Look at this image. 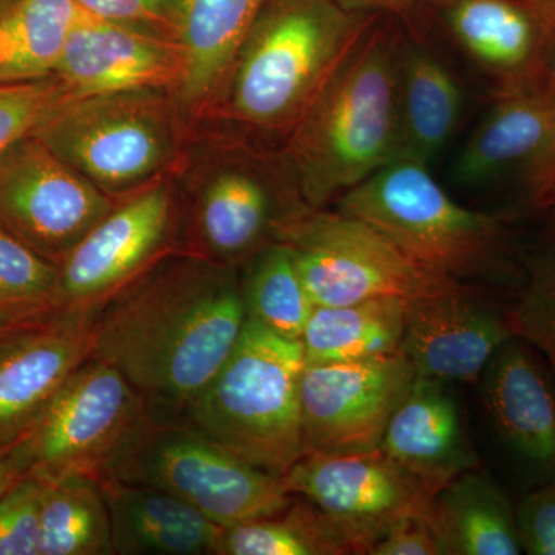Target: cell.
<instances>
[{"label":"cell","instance_id":"1","mask_svg":"<svg viewBox=\"0 0 555 555\" xmlns=\"http://www.w3.org/2000/svg\"><path fill=\"white\" fill-rule=\"evenodd\" d=\"M246 321L235 278L182 262L109 299L98 312L91 358L129 379L150 414L181 416L224 366Z\"/></svg>","mask_w":555,"mask_h":555},{"label":"cell","instance_id":"2","mask_svg":"<svg viewBox=\"0 0 555 555\" xmlns=\"http://www.w3.org/2000/svg\"><path fill=\"white\" fill-rule=\"evenodd\" d=\"M397 54L396 38L369 27L299 120L294 158L310 207L397 159Z\"/></svg>","mask_w":555,"mask_h":555},{"label":"cell","instance_id":"3","mask_svg":"<svg viewBox=\"0 0 555 555\" xmlns=\"http://www.w3.org/2000/svg\"><path fill=\"white\" fill-rule=\"evenodd\" d=\"M339 0H269L230 75L233 118L257 129L298 124L371 27Z\"/></svg>","mask_w":555,"mask_h":555},{"label":"cell","instance_id":"4","mask_svg":"<svg viewBox=\"0 0 555 555\" xmlns=\"http://www.w3.org/2000/svg\"><path fill=\"white\" fill-rule=\"evenodd\" d=\"M338 211L456 283H507L516 275L511 218L460 206L425 164L392 160L341 196Z\"/></svg>","mask_w":555,"mask_h":555},{"label":"cell","instance_id":"5","mask_svg":"<svg viewBox=\"0 0 555 555\" xmlns=\"http://www.w3.org/2000/svg\"><path fill=\"white\" fill-rule=\"evenodd\" d=\"M301 339L281 337L247 318L224 366L182 420L230 452L283 477L305 455L299 383Z\"/></svg>","mask_w":555,"mask_h":555},{"label":"cell","instance_id":"6","mask_svg":"<svg viewBox=\"0 0 555 555\" xmlns=\"http://www.w3.org/2000/svg\"><path fill=\"white\" fill-rule=\"evenodd\" d=\"M101 478L163 489L222 528L276 516L294 502L283 477L251 465L179 416L150 414Z\"/></svg>","mask_w":555,"mask_h":555},{"label":"cell","instance_id":"7","mask_svg":"<svg viewBox=\"0 0 555 555\" xmlns=\"http://www.w3.org/2000/svg\"><path fill=\"white\" fill-rule=\"evenodd\" d=\"M287 244L315 306H343L378 298L409 302L436 297L465 284L430 272L361 219L299 210L276 232Z\"/></svg>","mask_w":555,"mask_h":555},{"label":"cell","instance_id":"8","mask_svg":"<svg viewBox=\"0 0 555 555\" xmlns=\"http://www.w3.org/2000/svg\"><path fill=\"white\" fill-rule=\"evenodd\" d=\"M144 398L107 363L89 358L21 438L28 476L100 478L149 418Z\"/></svg>","mask_w":555,"mask_h":555},{"label":"cell","instance_id":"9","mask_svg":"<svg viewBox=\"0 0 555 555\" xmlns=\"http://www.w3.org/2000/svg\"><path fill=\"white\" fill-rule=\"evenodd\" d=\"M144 91L62 100L35 131L96 188L127 190L169 159V119Z\"/></svg>","mask_w":555,"mask_h":555},{"label":"cell","instance_id":"10","mask_svg":"<svg viewBox=\"0 0 555 555\" xmlns=\"http://www.w3.org/2000/svg\"><path fill=\"white\" fill-rule=\"evenodd\" d=\"M283 481L292 495L323 513L352 554H369L403 518L425 517L434 496L382 448L357 454L308 452Z\"/></svg>","mask_w":555,"mask_h":555},{"label":"cell","instance_id":"11","mask_svg":"<svg viewBox=\"0 0 555 555\" xmlns=\"http://www.w3.org/2000/svg\"><path fill=\"white\" fill-rule=\"evenodd\" d=\"M113 208L100 188L35 134L0 156V224L54 264Z\"/></svg>","mask_w":555,"mask_h":555},{"label":"cell","instance_id":"12","mask_svg":"<svg viewBox=\"0 0 555 555\" xmlns=\"http://www.w3.org/2000/svg\"><path fill=\"white\" fill-rule=\"evenodd\" d=\"M416 375L401 352L343 363H306L299 383L305 454H357L382 447Z\"/></svg>","mask_w":555,"mask_h":555},{"label":"cell","instance_id":"13","mask_svg":"<svg viewBox=\"0 0 555 555\" xmlns=\"http://www.w3.org/2000/svg\"><path fill=\"white\" fill-rule=\"evenodd\" d=\"M555 169V101L545 86L494 93L454 177L469 188L514 189L540 210Z\"/></svg>","mask_w":555,"mask_h":555},{"label":"cell","instance_id":"14","mask_svg":"<svg viewBox=\"0 0 555 555\" xmlns=\"http://www.w3.org/2000/svg\"><path fill=\"white\" fill-rule=\"evenodd\" d=\"M173 203L169 190L142 193L102 219L60 264L57 310L98 312L163 250Z\"/></svg>","mask_w":555,"mask_h":555},{"label":"cell","instance_id":"15","mask_svg":"<svg viewBox=\"0 0 555 555\" xmlns=\"http://www.w3.org/2000/svg\"><path fill=\"white\" fill-rule=\"evenodd\" d=\"M98 312L54 313L0 334V448L24 437L91 358Z\"/></svg>","mask_w":555,"mask_h":555},{"label":"cell","instance_id":"16","mask_svg":"<svg viewBox=\"0 0 555 555\" xmlns=\"http://www.w3.org/2000/svg\"><path fill=\"white\" fill-rule=\"evenodd\" d=\"M480 383L481 404L496 440L532 488L555 478V379L528 343L496 350Z\"/></svg>","mask_w":555,"mask_h":555},{"label":"cell","instance_id":"17","mask_svg":"<svg viewBox=\"0 0 555 555\" xmlns=\"http://www.w3.org/2000/svg\"><path fill=\"white\" fill-rule=\"evenodd\" d=\"M178 40L82 10L56 68L72 98L147 91L182 82Z\"/></svg>","mask_w":555,"mask_h":555},{"label":"cell","instance_id":"18","mask_svg":"<svg viewBox=\"0 0 555 555\" xmlns=\"http://www.w3.org/2000/svg\"><path fill=\"white\" fill-rule=\"evenodd\" d=\"M514 335L509 313L462 287L409 305L400 352L416 377L477 383Z\"/></svg>","mask_w":555,"mask_h":555},{"label":"cell","instance_id":"19","mask_svg":"<svg viewBox=\"0 0 555 555\" xmlns=\"http://www.w3.org/2000/svg\"><path fill=\"white\" fill-rule=\"evenodd\" d=\"M447 22L494 93L545 86L555 30L529 0H449Z\"/></svg>","mask_w":555,"mask_h":555},{"label":"cell","instance_id":"20","mask_svg":"<svg viewBox=\"0 0 555 555\" xmlns=\"http://www.w3.org/2000/svg\"><path fill=\"white\" fill-rule=\"evenodd\" d=\"M383 452L436 494L478 460L449 383L415 377L387 425Z\"/></svg>","mask_w":555,"mask_h":555},{"label":"cell","instance_id":"21","mask_svg":"<svg viewBox=\"0 0 555 555\" xmlns=\"http://www.w3.org/2000/svg\"><path fill=\"white\" fill-rule=\"evenodd\" d=\"M112 521L113 553L204 555L217 553L222 526L184 500L113 478L98 480Z\"/></svg>","mask_w":555,"mask_h":555},{"label":"cell","instance_id":"22","mask_svg":"<svg viewBox=\"0 0 555 555\" xmlns=\"http://www.w3.org/2000/svg\"><path fill=\"white\" fill-rule=\"evenodd\" d=\"M425 518L441 555L524 553L516 505L480 467L466 470L437 491Z\"/></svg>","mask_w":555,"mask_h":555},{"label":"cell","instance_id":"23","mask_svg":"<svg viewBox=\"0 0 555 555\" xmlns=\"http://www.w3.org/2000/svg\"><path fill=\"white\" fill-rule=\"evenodd\" d=\"M459 80L422 47L398 42L397 159L429 164L451 141L463 112Z\"/></svg>","mask_w":555,"mask_h":555},{"label":"cell","instance_id":"24","mask_svg":"<svg viewBox=\"0 0 555 555\" xmlns=\"http://www.w3.org/2000/svg\"><path fill=\"white\" fill-rule=\"evenodd\" d=\"M269 0H178V42L184 51L182 90L198 101L229 75L251 25Z\"/></svg>","mask_w":555,"mask_h":555},{"label":"cell","instance_id":"25","mask_svg":"<svg viewBox=\"0 0 555 555\" xmlns=\"http://www.w3.org/2000/svg\"><path fill=\"white\" fill-rule=\"evenodd\" d=\"M292 217V215H291ZM288 217L257 171L228 169L211 179L199 206V232L215 257L236 259L261 247Z\"/></svg>","mask_w":555,"mask_h":555},{"label":"cell","instance_id":"26","mask_svg":"<svg viewBox=\"0 0 555 555\" xmlns=\"http://www.w3.org/2000/svg\"><path fill=\"white\" fill-rule=\"evenodd\" d=\"M411 302L378 298L315 306L305 334L306 363H343L400 352Z\"/></svg>","mask_w":555,"mask_h":555},{"label":"cell","instance_id":"27","mask_svg":"<svg viewBox=\"0 0 555 555\" xmlns=\"http://www.w3.org/2000/svg\"><path fill=\"white\" fill-rule=\"evenodd\" d=\"M80 13L75 0H17L0 13V83L36 82L56 73Z\"/></svg>","mask_w":555,"mask_h":555},{"label":"cell","instance_id":"28","mask_svg":"<svg viewBox=\"0 0 555 555\" xmlns=\"http://www.w3.org/2000/svg\"><path fill=\"white\" fill-rule=\"evenodd\" d=\"M40 481L39 555L115 554L108 506L96 478L72 474Z\"/></svg>","mask_w":555,"mask_h":555},{"label":"cell","instance_id":"29","mask_svg":"<svg viewBox=\"0 0 555 555\" xmlns=\"http://www.w3.org/2000/svg\"><path fill=\"white\" fill-rule=\"evenodd\" d=\"M217 555H343L352 554L323 513L294 495L283 513L222 528Z\"/></svg>","mask_w":555,"mask_h":555},{"label":"cell","instance_id":"30","mask_svg":"<svg viewBox=\"0 0 555 555\" xmlns=\"http://www.w3.org/2000/svg\"><path fill=\"white\" fill-rule=\"evenodd\" d=\"M241 292L247 318L281 337L302 338L315 305L306 291L287 244L278 241L259 250Z\"/></svg>","mask_w":555,"mask_h":555},{"label":"cell","instance_id":"31","mask_svg":"<svg viewBox=\"0 0 555 555\" xmlns=\"http://www.w3.org/2000/svg\"><path fill=\"white\" fill-rule=\"evenodd\" d=\"M57 283L60 266L0 224V315L27 323L60 313Z\"/></svg>","mask_w":555,"mask_h":555},{"label":"cell","instance_id":"32","mask_svg":"<svg viewBox=\"0 0 555 555\" xmlns=\"http://www.w3.org/2000/svg\"><path fill=\"white\" fill-rule=\"evenodd\" d=\"M524 286L509 313L514 335L545 360L555 379V219L524 266Z\"/></svg>","mask_w":555,"mask_h":555},{"label":"cell","instance_id":"33","mask_svg":"<svg viewBox=\"0 0 555 555\" xmlns=\"http://www.w3.org/2000/svg\"><path fill=\"white\" fill-rule=\"evenodd\" d=\"M64 100L53 83H0V156L38 130L51 109Z\"/></svg>","mask_w":555,"mask_h":555},{"label":"cell","instance_id":"34","mask_svg":"<svg viewBox=\"0 0 555 555\" xmlns=\"http://www.w3.org/2000/svg\"><path fill=\"white\" fill-rule=\"evenodd\" d=\"M42 489L27 476L0 496V555H39Z\"/></svg>","mask_w":555,"mask_h":555},{"label":"cell","instance_id":"35","mask_svg":"<svg viewBox=\"0 0 555 555\" xmlns=\"http://www.w3.org/2000/svg\"><path fill=\"white\" fill-rule=\"evenodd\" d=\"M102 20L119 22L178 40V0H75Z\"/></svg>","mask_w":555,"mask_h":555},{"label":"cell","instance_id":"36","mask_svg":"<svg viewBox=\"0 0 555 555\" xmlns=\"http://www.w3.org/2000/svg\"><path fill=\"white\" fill-rule=\"evenodd\" d=\"M516 511L524 553L555 555V478L531 488Z\"/></svg>","mask_w":555,"mask_h":555},{"label":"cell","instance_id":"37","mask_svg":"<svg viewBox=\"0 0 555 555\" xmlns=\"http://www.w3.org/2000/svg\"><path fill=\"white\" fill-rule=\"evenodd\" d=\"M369 555H441L425 517H408L393 525L369 550Z\"/></svg>","mask_w":555,"mask_h":555},{"label":"cell","instance_id":"38","mask_svg":"<svg viewBox=\"0 0 555 555\" xmlns=\"http://www.w3.org/2000/svg\"><path fill=\"white\" fill-rule=\"evenodd\" d=\"M28 476L27 460L22 451L21 438L9 447L0 448V496L21 478Z\"/></svg>","mask_w":555,"mask_h":555},{"label":"cell","instance_id":"39","mask_svg":"<svg viewBox=\"0 0 555 555\" xmlns=\"http://www.w3.org/2000/svg\"><path fill=\"white\" fill-rule=\"evenodd\" d=\"M346 9L360 11V13H379V11H389V13H398V11L414 9L422 3L444 2L449 0H339Z\"/></svg>","mask_w":555,"mask_h":555},{"label":"cell","instance_id":"40","mask_svg":"<svg viewBox=\"0 0 555 555\" xmlns=\"http://www.w3.org/2000/svg\"><path fill=\"white\" fill-rule=\"evenodd\" d=\"M543 21L555 30V0H529Z\"/></svg>","mask_w":555,"mask_h":555},{"label":"cell","instance_id":"41","mask_svg":"<svg viewBox=\"0 0 555 555\" xmlns=\"http://www.w3.org/2000/svg\"><path fill=\"white\" fill-rule=\"evenodd\" d=\"M540 210L547 211L555 219V169L553 177H551L550 185H547L545 196H543L542 204H540Z\"/></svg>","mask_w":555,"mask_h":555},{"label":"cell","instance_id":"42","mask_svg":"<svg viewBox=\"0 0 555 555\" xmlns=\"http://www.w3.org/2000/svg\"><path fill=\"white\" fill-rule=\"evenodd\" d=\"M545 89L555 101V39L553 43V50H551L550 61H547Z\"/></svg>","mask_w":555,"mask_h":555},{"label":"cell","instance_id":"43","mask_svg":"<svg viewBox=\"0 0 555 555\" xmlns=\"http://www.w3.org/2000/svg\"><path fill=\"white\" fill-rule=\"evenodd\" d=\"M27 323H28V321H27ZM20 324H24V323H17V321H11V320H9V318L0 315V334H2V332L9 331V328H11V327L20 326Z\"/></svg>","mask_w":555,"mask_h":555},{"label":"cell","instance_id":"44","mask_svg":"<svg viewBox=\"0 0 555 555\" xmlns=\"http://www.w3.org/2000/svg\"><path fill=\"white\" fill-rule=\"evenodd\" d=\"M17 0H0V13H3V11L9 10L11 5H14Z\"/></svg>","mask_w":555,"mask_h":555}]
</instances>
